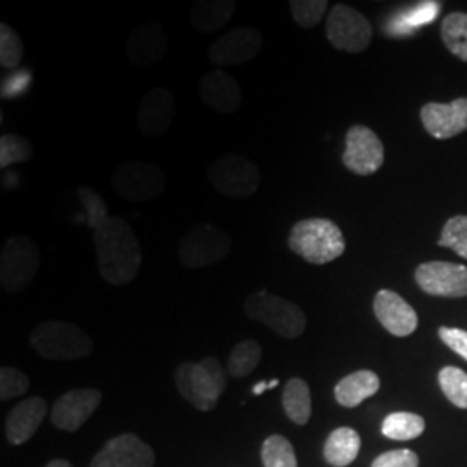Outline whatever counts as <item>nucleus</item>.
<instances>
[{"label": "nucleus", "mask_w": 467, "mask_h": 467, "mask_svg": "<svg viewBox=\"0 0 467 467\" xmlns=\"http://www.w3.org/2000/svg\"><path fill=\"white\" fill-rule=\"evenodd\" d=\"M100 277L111 285L132 283L140 265L142 250L130 223L121 217H109L94 231Z\"/></svg>", "instance_id": "nucleus-1"}, {"label": "nucleus", "mask_w": 467, "mask_h": 467, "mask_svg": "<svg viewBox=\"0 0 467 467\" xmlns=\"http://www.w3.org/2000/svg\"><path fill=\"white\" fill-rule=\"evenodd\" d=\"M287 246L296 256L312 265H326L337 260L347 241L341 229L329 218H305L293 225Z\"/></svg>", "instance_id": "nucleus-2"}, {"label": "nucleus", "mask_w": 467, "mask_h": 467, "mask_svg": "<svg viewBox=\"0 0 467 467\" xmlns=\"http://www.w3.org/2000/svg\"><path fill=\"white\" fill-rule=\"evenodd\" d=\"M227 374L218 358L206 357L201 362L181 364L175 370V386L187 403L201 412H210L227 389Z\"/></svg>", "instance_id": "nucleus-3"}, {"label": "nucleus", "mask_w": 467, "mask_h": 467, "mask_svg": "<svg viewBox=\"0 0 467 467\" xmlns=\"http://www.w3.org/2000/svg\"><path fill=\"white\" fill-rule=\"evenodd\" d=\"M30 345L47 360L67 362L87 358L94 351V341L77 324L65 320H47L30 334Z\"/></svg>", "instance_id": "nucleus-4"}, {"label": "nucleus", "mask_w": 467, "mask_h": 467, "mask_svg": "<svg viewBox=\"0 0 467 467\" xmlns=\"http://www.w3.org/2000/svg\"><path fill=\"white\" fill-rule=\"evenodd\" d=\"M244 314L251 320L265 324L268 329L284 339H296L306 329V317L300 306L267 289L253 293L246 298Z\"/></svg>", "instance_id": "nucleus-5"}, {"label": "nucleus", "mask_w": 467, "mask_h": 467, "mask_svg": "<svg viewBox=\"0 0 467 467\" xmlns=\"http://www.w3.org/2000/svg\"><path fill=\"white\" fill-rule=\"evenodd\" d=\"M40 268V250L32 237L16 234L9 237L0 253V287L17 295L34 283Z\"/></svg>", "instance_id": "nucleus-6"}, {"label": "nucleus", "mask_w": 467, "mask_h": 467, "mask_svg": "<svg viewBox=\"0 0 467 467\" xmlns=\"http://www.w3.org/2000/svg\"><path fill=\"white\" fill-rule=\"evenodd\" d=\"M233 250L231 235L215 223H198L191 227L179 243V260L185 268L212 267L225 260Z\"/></svg>", "instance_id": "nucleus-7"}, {"label": "nucleus", "mask_w": 467, "mask_h": 467, "mask_svg": "<svg viewBox=\"0 0 467 467\" xmlns=\"http://www.w3.org/2000/svg\"><path fill=\"white\" fill-rule=\"evenodd\" d=\"M212 187L233 200H248L260 187V170L244 156H220L208 167Z\"/></svg>", "instance_id": "nucleus-8"}, {"label": "nucleus", "mask_w": 467, "mask_h": 467, "mask_svg": "<svg viewBox=\"0 0 467 467\" xmlns=\"http://www.w3.org/2000/svg\"><path fill=\"white\" fill-rule=\"evenodd\" d=\"M111 187L121 200L144 202L165 192V171L148 161L121 163L111 175Z\"/></svg>", "instance_id": "nucleus-9"}, {"label": "nucleus", "mask_w": 467, "mask_h": 467, "mask_svg": "<svg viewBox=\"0 0 467 467\" xmlns=\"http://www.w3.org/2000/svg\"><path fill=\"white\" fill-rule=\"evenodd\" d=\"M326 35L336 49L358 54L368 49L372 40V26L368 17L355 7L337 4L327 16Z\"/></svg>", "instance_id": "nucleus-10"}, {"label": "nucleus", "mask_w": 467, "mask_h": 467, "mask_svg": "<svg viewBox=\"0 0 467 467\" xmlns=\"http://www.w3.org/2000/svg\"><path fill=\"white\" fill-rule=\"evenodd\" d=\"M264 47L262 34L251 26H237L218 36L208 49V59L222 67H234L253 61Z\"/></svg>", "instance_id": "nucleus-11"}, {"label": "nucleus", "mask_w": 467, "mask_h": 467, "mask_svg": "<svg viewBox=\"0 0 467 467\" xmlns=\"http://www.w3.org/2000/svg\"><path fill=\"white\" fill-rule=\"evenodd\" d=\"M343 165L351 173L368 177L374 175L384 163V146L381 139L364 125H353L345 139Z\"/></svg>", "instance_id": "nucleus-12"}, {"label": "nucleus", "mask_w": 467, "mask_h": 467, "mask_svg": "<svg viewBox=\"0 0 467 467\" xmlns=\"http://www.w3.org/2000/svg\"><path fill=\"white\" fill-rule=\"evenodd\" d=\"M102 401V393L94 388H77L59 397L52 405V424L67 433L78 431L94 416Z\"/></svg>", "instance_id": "nucleus-13"}, {"label": "nucleus", "mask_w": 467, "mask_h": 467, "mask_svg": "<svg viewBox=\"0 0 467 467\" xmlns=\"http://www.w3.org/2000/svg\"><path fill=\"white\" fill-rule=\"evenodd\" d=\"M419 287L441 298L467 296V267L451 262H428L416 268Z\"/></svg>", "instance_id": "nucleus-14"}, {"label": "nucleus", "mask_w": 467, "mask_h": 467, "mask_svg": "<svg viewBox=\"0 0 467 467\" xmlns=\"http://www.w3.org/2000/svg\"><path fill=\"white\" fill-rule=\"evenodd\" d=\"M177 111L175 96L167 87H154L139 102L135 121L140 134L160 137L167 134Z\"/></svg>", "instance_id": "nucleus-15"}, {"label": "nucleus", "mask_w": 467, "mask_h": 467, "mask_svg": "<svg viewBox=\"0 0 467 467\" xmlns=\"http://www.w3.org/2000/svg\"><path fill=\"white\" fill-rule=\"evenodd\" d=\"M90 467H154V451L137 434H119L96 453Z\"/></svg>", "instance_id": "nucleus-16"}, {"label": "nucleus", "mask_w": 467, "mask_h": 467, "mask_svg": "<svg viewBox=\"0 0 467 467\" xmlns=\"http://www.w3.org/2000/svg\"><path fill=\"white\" fill-rule=\"evenodd\" d=\"M200 99L220 115H233L243 106V88L239 82L223 69L206 73L198 85Z\"/></svg>", "instance_id": "nucleus-17"}, {"label": "nucleus", "mask_w": 467, "mask_h": 467, "mask_svg": "<svg viewBox=\"0 0 467 467\" xmlns=\"http://www.w3.org/2000/svg\"><path fill=\"white\" fill-rule=\"evenodd\" d=\"M168 49L165 28L158 23H142L129 35L125 44V54L129 61L137 67L158 65Z\"/></svg>", "instance_id": "nucleus-18"}, {"label": "nucleus", "mask_w": 467, "mask_h": 467, "mask_svg": "<svg viewBox=\"0 0 467 467\" xmlns=\"http://www.w3.org/2000/svg\"><path fill=\"white\" fill-rule=\"evenodd\" d=\"M420 121L434 139H451L467 130V98L451 104L428 102L420 108Z\"/></svg>", "instance_id": "nucleus-19"}, {"label": "nucleus", "mask_w": 467, "mask_h": 467, "mask_svg": "<svg viewBox=\"0 0 467 467\" xmlns=\"http://www.w3.org/2000/svg\"><path fill=\"white\" fill-rule=\"evenodd\" d=\"M374 316L384 329L397 337L410 336L418 329L416 310L395 291L381 289L374 298Z\"/></svg>", "instance_id": "nucleus-20"}, {"label": "nucleus", "mask_w": 467, "mask_h": 467, "mask_svg": "<svg viewBox=\"0 0 467 467\" xmlns=\"http://www.w3.org/2000/svg\"><path fill=\"white\" fill-rule=\"evenodd\" d=\"M47 416V401L30 397L17 403L5 419V438L11 445H23L34 436Z\"/></svg>", "instance_id": "nucleus-21"}, {"label": "nucleus", "mask_w": 467, "mask_h": 467, "mask_svg": "<svg viewBox=\"0 0 467 467\" xmlns=\"http://www.w3.org/2000/svg\"><path fill=\"white\" fill-rule=\"evenodd\" d=\"M379 376L372 370H357L343 378L334 388V399L347 409H355L379 391Z\"/></svg>", "instance_id": "nucleus-22"}, {"label": "nucleus", "mask_w": 467, "mask_h": 467, "mask_svg": "<svg viewBox=\"0 0 467 467\" xmlns=\"http://www.w3.org/2000/svg\"><path fill=\"white\" fill-rule=\"evenodd\" d=\"M235 13L233 0H200L192 5L189 21L192 28L201 34H215L223 28Z\"/></svg>", "instance_id": "nucleus-23"}, {"label": "nucleus", "mask_w": 467, "mask_h": 467, "mask_svg": "<svg viewBox=\"0 0 467 467\" xmlns=\"http://www.w3.org/2000/svg\"><path fill=\"white\" fill-rule=\"evenodd\" d=\"M360 451V436L351 428H337L324 445V459L333 467L350 466Z\"/></svg>", "instance_id": "nucleus-24"}, {"label": "nucleus", "mask_w": 467, "mask_h": 467, "mask_svg": "<svg viewBox=\"0 0 467 467\" xmlns=\"http://www.w3.org/2000/svg\"><path fill=\"white\" fill-rule=\"evenodd\" d=\"M283 409L285 416L295 424L305 426L312 418V393L306 381L291 378L283 391Z\"/></svg>", "instance_id": "nucleus-25"}, {"label": "nucleus", "mask_w": 467, "mask_h": 467, "mask_svg": "<svg viewBox=\"0 0 467 467\" xmlns=\"http://www.w3.org/2000/svg\"><path fill=\"white\" fill-rule=\"evenodd\" d=\"M262 347L254 339L239 341L227 358V372L233 378H248L262 362Z\"/></svg>", "instance_id": "nucleus-26"}, {"label": "nucleus", "mask_w": 467, "mask_h": 467, "mask_svg": "<svg viewBox=\"0 0 467 467\" xmlns=\"http://www.w3.org/2000/svg\"><path fill=\"white\" fill-rule=\"evenodd\" d=\"M426 430L424 419L412 414V412H393L386 416L381 426L386 438L397 440V441H407V440H416Z\"/></svg>", "instance_id": "nucleus-27"}, {"label": "nucleus", "mask_w": 467, "mask_h": 467, "mask_svg": "<svg viewBox=\"0 0 467 467\" xmlns=\"http://www.w3.org/2000/svg\"><path fill=\"white\" fill-rule=\"evenodd\" d=\"M441 38L453 56L467 63V15L451 13L441 23Z\"/></svg>", "instance_id": "nucleus-28"}, {"label": "nucleus", "mask_w": 467, "mask_h": 467, "mask_svg": "<svg viewBox=\"0 0 467 467\" xmlns=\"http://www.w3.org/2000/svg\"><path fill=\"white\" fill-rule=\"evenodd\" d=\"M264 467H298V459L291 441L283 434H272L262 445Z\"/></svg>", "instance_id": "nucleus-29"}, {"label": "nucleus", "mask_w": 467, "mask_h": 467, "mask_svg": "<svg viewBox=\"0 0 467 467\" xmlns=\"http://www.w3.org/2000/svg\"><path fill=\"white\" fill-rule=\"evenodd\" d=\"M34 156V146L23 135L4 134L0 137V168L5 170L15 163H26Z\"/></svg>", "instance_id": "nucleus-30"}, {"label": "nucleus", "mask_w": 467, "mask_h": 467, "mask_svg": "<svg viewBox=\"0 0 467 467\" xmlns=\"http://www.w3.org/2000/svg\"><path fill=\"white\" fill-rule=\"evenodd\" d=\"M438 381L445 397L459 409H467V374L459 368H443Z\"/></svg>", "instance_id": "nucleus-31"}, {"label": "nucleus", "mask_w": 467, "mask_h": 467, "mask_svg": "<svg viewBox=\"0 0 467 467\" xmlns=\"http://www.w3.org/2000/svg\"><path fill=\"white\" fill-rule=\"evenodd\" d=\"M77 196L85 208V225L88 229H98L100 227L109 215H108V204L99 192L92 187H85L80 185L77 189Z\"/></svg>", "instance_id": "nucleus-32"}, {"label": "nucleus", "mask_w": 467, "mask_h": 467, "mask_svg": "<svg viewBox=\"0 0 467 467\" xmlns=\"http://www.w3.org/2000/svg\"><path fill=\"white\" fill-rule=\"evenodd\" d=\"M25 54L23 40L7 23L0 25V67L13 69L19 67Z\"/></svg>", "instance_id": "nucleus-33"}, {"label": "nucleus", "mask_w": 467, "mask_h": 467, "mask_svg": "<svg viewBox=\"0 0 467 467\" xmlns=\"http://www.w3.org/2000/svg\"><path fill=\"white\" fill-rule=\"evenodd\" d=\"M438 246L451 248L467 260V215L453 217L445 223Z\"/></svg>", "instance_id": "nucleus-34"}, {"label": "nucleus", "mask_w": 467, "mask_h": 467, "mask_svg": "<svg viewBox=\"0 0 467 467\" xmlns=\"http://www.w3.org/2000/svg\"><path fill=\"white\" fill-rule=\"evenodd\" d=\"M293 19L301 28H314L327 11V0H293L289 2Z\"/></svg>", "instance_id": "nucleus-35"}, {"label": "nucleus", "mask_w": 467, "mask_h": 467, "mask_svg": "<svg viewBox=\"0 0 467 467\" xmlns=\"http://www.w3.org/2000/svg\"><path fill=\"white\" fill-rule=\"evenodd\" d=\"M30 379L16 368H0V400L7 401L21 397L28 391Z\"/></svg>", "instance_id": "nucleus-36"}, {"label": "nucleus", "mask_w": 467, "mask_h": 467, "mask_svg": "<svg viewBox=\"0 0 467 467\" xmlns=\"http://www.w3.org/2000/svg\"><path fill=\"white\" fill-rule=\"evenodd\" d=\"M372 467H419L418 453L407 449L384 451L374 459Z\"/></svg>", "instance_id": "nucleus-37"}, {"label": "nucleus", "mask_w": 467, "mask_h": 467, "mask_svg": "<svg viewBox=\"0 0 467 467\" xmlns=\"http://www.w3.org/2000/svg\"><path fill=\"white\" fill-rule=\"evenodd\" d=\"M438 334L451 350L459 353L467 362V331L457 327H440Z\"/></svg>", "instance_id": "nucleus-38"}, {"label": "nucleus", "mask_w": 467, "mask_h": 467, "mask_svg": "<svg viewBox=\"0 0 467 467\" xmlns=\"http://www.w3.org/2000/svg\"><path fill=\"white\" fill-rule=\"evenodd\" d=\"M275 386H279V379H272V381H260L258 384H254L253 386V395H256V397H260L265 389H272V388H275Z\"/></svg>", "instance_id": "nucleus-39"}, {"label": "nucleus", "mask_w": 467, "mask_h": 467, "mask_svg": "<svg viewBox=\"0 0 467 467\" xmlns=\"http://www.w3.org/2000/svg\"><path fill=\"white\" fill-rule=\"evenodd\" d=\"M46 467H73L67 461H63V459H54V461H50L49 464Z\"/></svg>", "instance_id": "nucleus-40"}]
</instances>
